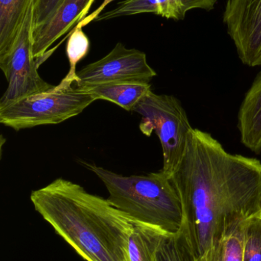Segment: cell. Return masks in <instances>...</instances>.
<instances>
[{
    "instance_id": "1",
    "label": "cell",
    "mask_w": 261,
    "mask_h": 261,
    "mask_svg": "<svg viewBox=\"0 0 261 261\" xmlns=\"http://www.w3.org/2000/svg\"><path fill=\"white\" fill-rule=\"evenodd\" d=\"M170 178L196 257L231 225L260 213V161L228 153L207 132L193 128Z\"/></svg>"
},
{
    "instance_id": "2",
    "label": "cell",
    "mask_w": 261,
    "mask_h": 261,
    "mask_svg": "<svg viewBox=\"0 0 261 261\" xmlns=\"http://www.w3.org/2000/svg\"><path fill=\"white\" fill-rule=\"evenodd\" d=\"M30 199L55 232L86 261H130L133 221L108 199L63 178L34 190Z\"/></svg>"
},
{
    "instance_id": "3",
    "label": "cell",
    "mask_w": 261,
    "mask_h": 261,
    "mask_svg": "<svg viewBox=\"0 0 261 261\" xmlns=\"http://www.w3.org/2000/svg\"><path fill=\"white\" fill-rule=\"evenodd\" d=\"M104 182L109 202L136 222L156 227L167 234L182 228V202L171 178L162 170L148 175L126 176L94 164H85Z\"/></svg>"
},
{
    "instance_id": "4",
    "label": "cell",
    "mask_w": 261,
    "mask_h": 261,
    "mask_svg": "<svg viewBox=\"0 0 261 261\" xmlns=\"http://www.w3.org/2000/svg\"><path fill=\"white\" fill-rule=\"evenodd\" d=\"M65 78L47 91L0 108V122L15 130L57 125L81 114L96 99Z\"/></svg>"
},
{
    "instance_id": "5",
    "label": "cell",
    "mask_w": 261,
    "mask_h": 261,
    "mask_svg": "<svg viewBox=\"0 0 261 261\" xmlns=\"http://www.w3.org/2000/svg\"><path fill=\"white\" fill-rule=\"evenodd\" d=\"M133 112L142 116L141 132L150 137L156 132L162 145V170L171 177L180 163L193 128L186 112L175 96L156 94L150 91L135 107Z\"/></svg>"
},
{
    "instance_id": "6",
    "label": "cell",
    "mask_w": 261,
    "mask_h": 261,
    "mask_svg": "<svg viewBox=\"0 0 261 261\" xmlns=\"http://www.w3.org/2000/svg\"><path fill=\"white\" fill-rule=\"evenodd\" d=\"M35 1L32 2L19 35L7 56L0 59L8 87L0 100V108L31 95L47 91L55 86L45 82L38 73V67L45 58H34L32 54Z\"/></svg>"
},
{
    "instance_id": "7",
    "label": "cell",
    "mask_w": 261,
    "mask_h": 261,
    "mask_svg": "<svg viewBox=\"0 0 261 261\" xmlns=\"http://www.w3.org/2000/svg\"><path fill=\"white\" fill-rule=\"evenodd\" d=\"M77 87L110 83H147L156 76L149 65L147 55L136 49H127L122 43L102 59L91 63L77 72Z\"/></svg>"
},
{
    "instance_id": "8",
    "label": "cell",
    "mask_w": 261,
    "mask_h": 261,
    "mask_svg": "<svg viewBox=\"0 0 261 261\" xmlns=\"http://www.w3.org/2000/svg\"><path fill=\"white\" fill-rule=\"evenodd\" d=\"M223 20L242 63L261 66V0H228Z\"/></svg>"
},
{
    "instance_id": "9",
    "label": "cell",
    "mask_w": 261,
    "mask_h": 261,
    "mask_svg": "<svg viewBox=\"0 0 261 261\" xmlns=\"http://www.w3.org/2000/svg\"><path fill=\"white\" fill-rule=\"evenodd\" d=\"M95 0H62L50 18L32 30L34 58L47 59L49 48L75 24L82 21Z\"/></svg>"
},
{
    "instance_id": "10",
    "label": "cell",
    "mask_w": 261,
    "mask_h": 261,
    "mask_svg": "<svg viewBox=\"0 0 261 261\" xmlns=\"http://www.w3.org/2000/svg\"><path fill=\"white\" fill-rule=\"evenodd\" d=\"M242 144L251 151H261V73L245 95L238 116Z\"/></svg>"
},
{
    "instance_id": "11",
    "label": "cell",
    "mask_w": 261,
    "mask_h": 261,
    "mask_svg": "<svg viewBox=\"0 0 261 261\" xmlns=\"http://www.w3.org/2000/svg\"><path fill=\"white\" fill-rule=\"evenodd\" d=\"M80 88L90 93L96 100L113 102L129 112H133L137 104L152 91L151 85L147 83H110Z\"/></svg>"
},
{
    "instance_id": "12",
    "label": "cell",
    "mask_w": 261,
    "mask_h": 261,
    "mask_svg": "<svg viewBox=\"0 0 261 261\" xmlns=\"http://www.w3.org/2000/svg\"><path fill=\"white\" fill-rule=\"evenodd\" d=\"M33 1L0 0V59L13 47Z\"/></svg>"
},
{
    "instance_id": "13",
    "label": "cell",
    "mask_w": 261,
    "mask_h": 261,
    "mask_svg": "<svg viewBox=\"0 0 261 261\" xmlns=\"http://www.w3.org/2000/svg\"><path fill=\"white\" fill-rule=\"evenodd\" d=\"M167 233L156 227L133 221L128 242L130 261H154L156 252Z\"/></svg>"
},
{
    "instance_id": "14",
    "label": "cell",
    "mask_w": 261,
    "mask_h": 261,
    "mask_svg": "<svg viewBox=\"0 0 261 261\" xmlns=\"http://www.w3.org/2000/svg\"><path fill=\"white\" fill-rule=\"evenodd\" d=\"M245 220L231 225L196 261H243Z\"/></svg>"
},
{
    "instance_id": "15",
    "label": "cell",
    "mask_w": 261,
    "mask_h": 261,
    "mask_svg": "<svg viewBox=\"0 0 261 261\" xmlns=\"http://www.w3.org/2000/svg\"><path fill=\"white\" fill-rule=\"evenodd\" d=\"M196 259L188 231L182 224L177 233L165 236L154 261H196Z\"/></svg>"
},
{
    "instance_id": "16",
    "label": "cell",
    "mask_w": 261,
    "mask_h": 261,
    "mask_svg": "<svg viewBox=\"0 0 261 261\" xmlns=\"http://www.w3.org/2000/svg\"><path fill=\"white\" fill-rule=\"evenodd\" d=\"M90 49V41L83 32L82 28L74 27L67 40L66 54L68 58L70 69L66 75L65 79L76 84L78 81L76 66L79 61L85 58Z\"/></svg>"
},
{
    "instance_id": "17",
    "label": "cell",
    "mask_w": 261,
    "mask_h": 261,
    "mask_svg": "<svg viewBox=\"0 0 261 261\" xmlns=\"http://www.w3.org/2000/svg\"><path fill=\"white\" fill-rule=\"evenodd\" d=\"M159 0H124L118 3L113 10L101 13L94 21H105L126 15L141 13H153L159 15Z\"/></svg>"
},
{
    "instance_id": "18",
    "label": "cell",
    "mask_w": 261,
    "mask_h": 261,
    "mask_svg": "<svg viewBox=\"0 0 261 261\" xmlns=\"http://www.w3.org/2000/svg\"><path fill=\"white\" fill-rule=\"evenodd\" d=\"M243 261H261V216L259 214L245 219Z\"/></svg>"
},
{
    "instance_id": "19",
    "label": "cell",
    "mask_w": 261,
    "mask_h": 261,
    "mask_svg": "<svg viewBox=\"0 0 261 261\" xmlns=\"http://www.w3.org/2000/svg\"><path fill=\"white\" fill-rule=\"evenodd\" d=\"M62 0H35L33 29L45 22Z\"/></svg>"
},
{
    "instance_id": "20",
    "label": "cell",
    "mask_w": 261,
    "mask_h": 261,
    "mask_svg": "<svg viewBox=\"0 0 261 261\" xmlns=\"http://www.w3.org/2000/svg\"><path fill=\"white\" fill-rule=\"evenodd\" d=\"M113 1H114V0H104L103 3H101V6H100L94 12H92L88 16H86L82 21H80L78 24H76L77 27L83 28L84 26L87 25L89 23L91 22L92 21H94L95 18H96L98 15H101V12L105 9L106 6H108V5Z\"/></svg>"
},
{
    "instance_id": "21",
    "label": "cell",
    "mask_w": 261,
    "mask_h": 261,
    "mask_svg": "<svg viewBox=\"0 0 261 261\" xmlns=\"http://www.w3.org/2000/svg\"><path fill=\"white\" fill-rule=\"evenodd\" d=\"M259 215L261 216V199H260V213H259Z\"/></svg>"
}]
</instances>
